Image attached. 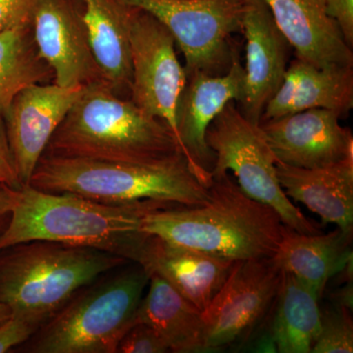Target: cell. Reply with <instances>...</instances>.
Segmentation results:
<instances>
[{"mask_svg":"<svg viewBox=\"0 0 353 353\" xmlns=\"http://www.w3.org/2000/svg\"><path fill=\"white\" fill-rule=\"evenodd\" d=\"M77 2L38 0L32 14L39 55L52 70L53 83L62 88L106 82L92 50L82 2Z\"/></svg>","mask_w":353,"mask_h":353,"instance_id":"8fae6325","label":"cell"},{"mask_svg":"<svg viewBox=\"0 0 353 353\" xmlns=\"http://www.w3.org/2000/svg\"><path fill=\"white\" fill-rule=\"evenodd\" d=\"M170 352L164 341L148 325L134 323L121 339L117 353Z\"/></svg>","mask_w":353,"mask_h":353,"instance_id":"484cf974","label":"cell"},{"mask_svg":"<svg viewBox=\"0 0 353 353\" xmlns=\"http://www.w3.org/2000/svg\"><path fill=\"white\" fill-rule=\"evenodd\" d=\"M152 14L171 32L185 59V73L222 75L238 51L232 34L241 32L245 0H120Z\"/></svg>","mask_w":353,"mask_h":353,"instance_id":"ba28073f","label":"cell"},{"mask_svg":"<svg viewBox=\"0 0 353 353\" xmlns=\"http://www.w3.org/2000/svg\"><path fill=\"white\" fill-rule=\"evenodd\" d=\"M352 233L336 227L329 234L299 233L283 225L274 262L321 296L331 278L352 262Z\"/></svg>","mask_w":353,"mask_h":353,"instance_id":"ffe728a7","label":"cell"},{"mask_svg":"<svg viewBox=\"0 0 353 353\" xmlns=\"http://www.w3.org/2000/svg\"><path fill=\"white\" fill-rule=\"evenodd\" d=\"M38 0H0V34L32 19Z\"/></svg>","mask_w":353,"mask_h":353,"instance_id":"83f0119b","label":"cell"},{"mask_svg":"<svg viewBox=\"0 0 353 353\" xmlns=\"http://www.w3.org/2000/svg\"><path fill=\"white\" fill-rule=\"evenodd\" d=\"M134 323L152 327L170 352H203L201 311L157 274H150Z\"/></svg>","mask_w":353,"mask_h":353,"instance_id":"7402d4cb","label":"cell"},{"mask_svg":"<svg viewBox=\"0 0 353 353\" xmlns=\"http://www.w3.org/2000/svg\"><path fill=\"white\" fill-rule=\"evenodd\" d=\"M53 79L52 70L37 48L32 19L0 34V115L23 88Z\"/></svg>","mask_w":353,"mask_h":353,"instance_id":"cb8c5ba5","label":"cell"},{"mask_svg":"<svg viewBox=\"0 0 353 353\" xmlns=\"http://www.w3.org/2000/svg\"><path fill=\"white\" fill-rule=\"evenodd\" d=\"M38 331L36 327L20 318H10L0 324V353L9 352L23 345Z\"/></svg>","mask_w":353,"mask_h":353,"instance_id":"4316f807","label":"cell"},{"mask_svg":"<svg viewBox=\"0 0 353 353\" xmlns=\"http://www.w3.org/2000/svg\"><path fill=\"white\" fill-rule=\"evenodd\" d=\"M92 50L106 82L130 99L132 83L130 16L132 7L120 0H81Z\"/></svg>","mask_w":353,"mask_h":353,"instance_id":"44dd1931","label":"cell"},{"mask_svg":"<svg viewBox=\"0 0 353 353\" xmlns=\"http://www.w3.org/2000/svg\"><path fill=\"white\" fill-rule=\"evenodd\" d=\"M44 153L134 163L183 154L164 121L116 94L108 82L83 88Z\"/></svg>","mask_w":353,"mask_h":353,"instance_id":"3957f363","label":"cell"},{"mask_svg":"<svg viewBox=\"0 0 353 353\" xmlns=\"http://www.w3.org/2000/svg\"><path fill=\"white\" fill-rule=\"evenodd\" d=\"M208 190V201L201 205L153 209L141 230L228 261L273 256L284 225L278 213L246 196L229 172L212 178Z\"/></svg>","mask_w":353,"mask_h":353,"instance_id":"7a4b0ae2","label":"cell"},{"mask_svg":"<svg viewBox=\"0 0 353 353\" xmlns=\"http://www.w3.org/2000/svg\"><path fill=\"white\" fill-rule=\"evenodd\" d=\"M340 114L314 108L260 123L277 161L312 169L353 157V137Z\"/></svg>","mask_w":353,"mask_h":353,"instance_id":"5bb4252c","label":"cell"},{"mask_svg":"<svg viewBox=\"0 0 353 353\" xmlns=\"http://www.w3.org/2000/svg\"><path fill=\"white\" fill-rule=\"evenodd\" d=\"M129 36L130 99L145 113L164 121L179 143L176 108L187 73L176 57L175 39L152 14L134 7L130 16Z\"/></svg>","mask_w":353,"mask_h":353,"instance_id":"30bf717a","label":"cell"},{"mask_svg":"<svg viewBox=\"0 0 353 353\" xmlns=\"http://www.w3.org/2000/svg\"><path fill=\"white\" fill-rule=\"evenodd\" d=\"M16 190L0 183V236L6 232L11 218Z\"/></svg>","mask_w":353,"mask_h":353,"instance_id":"4dcf8cb0","label":"cell"},{"mask_svg":"<svg viewBox=\"0 0 353 353\" xmlns=\"http://www.w3.org/2000/svg\"><path fill=\"white\" fill-rule=\"evenodd\" d=\"M241 32L245 39V66L238 108L248 120L260 124L287 71L289 43L264 0H245Z\"/></svg>","mask_w":353,"mask_h":353,"instance_id":"9a60e30c","label":"cell"},{"mask_svg":"<svg viewBox=\"0 0 353 353\" xmlns=\"http://www.w3.org/2000/svg\"><path fill=\"white\" fill-rule=\"evenodd\" d=\"M83 87L34 83L20 90L3 114L7 139L18 175L28 185L51 137Z\"/></svg>","mask_w":353,"mask_h":353,"instance_id":"4fadbf2b","label":"cell"},{"mask_svg":"<svg viewBox=\"0 0 353 353\" xmlns=\"http://www.w3.org/2000/svg\"><path fill=\"white\" fill-rule=\"evenodd\" d=\"M127 262L95 248L53 241L10 246L0 252V303L39 330L79 290Z\"/></svg>","mask_w":353,"mask_h":353,"instance_id":"5b68a950","label":"cell"},{"mask_svg":"<svg viewBox=\"0 0 353 353\" xmlns=\"http://www.w3.org/2000/svg\"><path fill=\"white\" fill-rule=\"evenodd\" d=\"M172 202L111 204L68 192H46L24 185L16 190L11 218L0 236V252L32 241L95 248L136 262L148 234L146 213Z\"/></svg>","mask_w":353,"mask_h":353,"instance_id":"6da1fadb","label":"cell"},{"mask_svg":"<svg viewBox=\"0 0 353 353\" xmlns=\"http://www.w3.org/2000/svg\"><path fill=\"white\" fill-rule=\"evenodd\" d=\"M28 185L111 204L157 201L194 206L205 203L209 197L208 188L183 154L134 163L43 153Z\"/></svg>","mask_w":353,"mask_h":353,"instance_id":"277c9868","label":"cell"},{"mask_svg":"<svg viewBox=\"0 0 353 353\" xmlns=\"http://www.w3.org/2000/svg\"><path fill=\"white\" fill-rule=\"evenodd\" d=\"M332 18L338 23L343 38L350 48L353 46V0H326Z\"/></svg>","mask_w":353,"mask_h":353,"instance_id":"f546056e","label":"cell"},{"mask_svg":"<svg viewBox=\"0 0 353 353\" xmlns=\"http://www.w3.org/2000/svg\"><path fill=\"white\" fill-rule=\"evenodd\" d=\"M352 108L353 67L320 68L296 58L267 103L261 122L314 108L328 109L343 117Z\"/></svg>","mask_w":353,"mask_h":353,"instance_id":"ac0fdd59","label":"cell"},{"mask_svg":"<svg viewBox=\"0 0 353 353\" xmlns=\"http://www.w3.org/2000/svg\"><path fill=\"white\" fill-rule=\"evenodd\" d=\"M296 58L320 68L353 67L352 48L326 0H264Z\"/></svg>","mask_w":353,"mask_h":353,"instance_id":"2e32d148","label":"cell"},{"mask_svg":"<svg viewBox=\"0 0 353 353\" xmlns=\"http://www.w3.org/2000/svg\"><path fill=\"white\" fill-rule=\"evenodd\" d=\"M11 317V311L4 304L0 303V324Z\"/></svg>","mask_w":353,"mask_h":353,"instance_id":"1f68e13d","label":"cell"},{"mask_svg":"<svg viewBox=\"0 0 353 353\" xmlns=\"http://www.w3.org/2000/svg\"><path fill=\"white\" fill-rule=\"evenodd\" d=\"M319 299L314 290L284 272L271 312L270 333L277 352H312L321 331Z\"/></svg>","mask_w":353,"mask_h":353,"instance_id":"603a6c76","label":"cell"},{"mask_svg":"<svg viewBox=\"0 0 353 353\" xmlns=\"http://www.w3.org/2000/svg\"><path fill=\"white\" fill-rule=\"evenodd\" d=\"M278 180L289 199L303 202L324 223L353 230V157L320 168H299L276 162Z\"/></svg>","mask_w":353,"mask_h":353,"instance_id":"d6986e66","label":"cell"},{"mask_svg":"<svg viewBox=\"0 0 353 353\" xmlns=\"http://www.w3.org/2000/svg\"><path fill=\"white\" fill-rule=\"evenodd\" d=\"M150 275L127 262L79 290L26 343L32 353H117ZM23 343V345H24Z\"/></svg>","mask_w":353,"mask_h":353,"instance_id":"8992f818","label":"cell"},{"mask_svg":"<svg viewBox=\"0 0 353 353\" xmlns=\"http://www.w3.org/2000/svg\"><path fill=\"white\" fill-rule=\"evenodd\" d=\"M284 272L272 257L234 262L201 312L203 352L245 345L273 310Z\"/></svg>","mask_w":353,"mask_h":353,"instance_id":"9c48e42d","label":"cell"},{"mask_svg":"<svg viewBox=\"0 0 353 353\" xmlns=\"http://www.w3.org/2000/svg\"><path fill=\"white\" fill-rule=\"evenodd\" d=\"M136 263L157 274L199 310H204L224 284L234 262L148 234Z\"/></svg>","mask_w":353,"mask_h":353,"instance_id":"e0dca14e","label":"cell"},{"mask_svg":"<svg viewBox=\"0 0 353 353\" xmlns=\"http://www.w3.org/2000/svg\"><path fill=\"white\" fill-rule=\"evenodd\" d=\"M243 79L245 72L239 55L229 71L222 75L202 72L187 75L176 108L179 145L190 168L205 187L212 183L211 170L214 164V153L206 143V132L227 103L241 101Z\"/></svg>","mask_w":353,"mask_h":353,"instance_id":"7c38bea8","label":"cell"},{"mask_svg":"<svg viewBox=\"0 0 353 353\" xmlns=\"http://www.w3.org/2000/svg\"><path fill=\"white\" fill-rule=\"evenodd\" d=\"M350 310L336 303L321 310V331L311 352H353V323Z\"/></svg>","mask_w":353,"mask_h":353,"instance_id":"d4e9b609","label":"cell"},{"mask_svg":"<svg viewBox=\"0 0 353 353\" xmlns=\"http://www.w3.org/2000/svg\"><path fill=\"white\" fill-rule=\"evenodd\" d=\"M206 143L214 153L212 178L233 172L246 196L273 208L285 226L299 233H322L317 223L285 196L278 180L277 159L261 127L245 118L236 102L227 103L216 116L206 132Z\"/></svg>","mask_w":353,"mask_h":353,"instance_id":"52a82bcc","label":"cell"},{"mask_svg":"<svg viewBox=\"0 0 353 353\" xmlns=\"http://www.w3.org/2000/svg\"><path fill=\"white\" fill-rule=\"evenodd\" d=\"M0 183L12 190H20L23 187L8 139H7L3 116L0 115Z\"/></svg>","mask_w":353,"mask_h":353,"instance_id":"f1b7e54d","label":"cell"}]
</instances>
